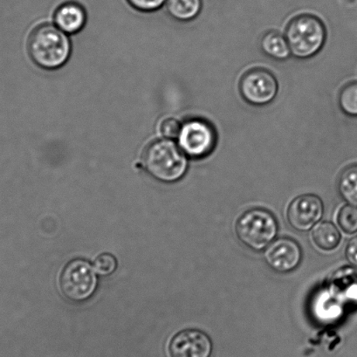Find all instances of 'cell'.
Returning <instances> with one entry per match:
<instances>
[{
    "mask_svg": "<svg viewBox=\"0 0 357 357\" xmlns=\"http://www.w3.org/2000/svg\"><path fill=\"white\" fill-rule=\"evenodd\" d=\"M68 36L51 24L37 26L29 40V53L34 63L46 70L63 67L72 54V43Z\"/></svg>",
    "mask_w": 357,
    "mask_h": 357,
    "instance_id": "obj_1",
    "label": "cell"
},
{
    "mask_svg": "<svg viewBox=\"0 0 357 357\" xmlns=\"http://www.w3.org/2000/svg\"><path fill=\"white\" fill-rule=\"evenodd\" d=\"M144 168L152 178L165 183L179 181L188 169V157L174 140L152 142L143 155Z\"/></svg>",
    "mask_w": 357,
    "mask_h": 357,
    "instance_id": "obj_2",
    "label": "cell"
},
{
    "mask_svg": "<svg viewBox=\"0 0 357 357\" xmlns=\"http://www.w3.org/2000/svg\"><path fill=\"white\" fill-rule=\"evenodd\" d=\"M285 37L291 54L297 59L305 60L314 57L324 48L327 31L318 17L304 13L291 20L287 26Z\"/></svg>",
    "mask_w": 357,
    "mask_h": 357,
    "instance_id": "obj_3",
    "label": "cell"
},
{
    "mask_svg": "<svg viewBox=\"0 0 357 357\" xmlns=\"http://www.w3.org/2000/svg\"><path fill=\"white\" fill-rule=\"evenodd\" d=\"M276 218L264 209L249 210L241 215L236 223V234L245 247L255 252L268 248L278 234Z\"/></svg>",
    "mask_w": 357,
    "mask_h": 357,
    "instance_id": "obj_4",
    "label": "cell"
},
{
    "mask_svg": "<svg viewBox=\"0 0 357 357\" xmlns=\"http://www.w3.org/2000/svg\"><path fill=\"white\" fill-rule=\"evenodd\" d=\"M178 146L187 157L203 159L213 153L218 144L213 124L200 117L189 118L182 123L178 137Z\"/></svg>",
    "mask_w": 357,
    "mask_h": 357,
    "instance_id": "obj_5",
    "label": "cell"
},
{
    "mask_svg": "<svg viewBox=\"0 0 357 357\" xmlns=\"http://www.w3.org/2000/svg\"><path fill=\"white\" fill-rule=\"evenodd\" d=\"M62 294L74 303H82L96 293L98 280L93 266L83 259L69 261L62 269L60 280Z\"/></svg>",
    "mask_w": 357,
    "mask_h": 357,
    "instance_id": "obj_6",
    "label": "cell"
},
{
    "mask_svg": "<svg viewBox=\"0 0 357 357\" xmlns=\"http://www.w3.org/2000/svg\"><path fill=\"white\" fill-rule=\"evenodd\" d=\"M278 91V82L268 69H251L241 79V95L252 106L268 105L275 100Z\"/></svg>",
    "mask_w": 357,
    "mask_h": 357,
    "instance_id": "obj_7",
    "label": "cell"
},
{
    "mask_svg": "<svg viewBox=\"0 0 357 357\" xmlns=\"http://www.w3.org/2000/svg\"><path fill=\"white\" fill-rule=\"evenodd\" d=\"M213 343L199 329H185L173 336L168 345L169 357H211Z\"/></svg>",
    "mask_w": 357,
    "mask_h": 357,
    "instance_id": "obj_8",
    "label": "cell"
},
{
    "mask_svg": "<svg viewBox=\"0 0 357 357\" xmlns=\"http://www.w3.org/2000/svg\"><path fill=\"white\" fill-rule=\"evenodd\" d=\"M324 203L318 196L306 194L294 199L287 209V218L294 230H311L324 216Z\"/></svg>",
    "mask_w": 357,
    "mask_h": 357,
    "instance_id": "obj_9",
    "label": "cell"
},
{
    "mask_svg": "<svg viewBox=\"0 0 357 357\" xmlns=\"http://www.w3.org/2000/svg\"><path fill=\"white\" fill-rule=\"evenodd\" d=\"M301 259L303 251L300 245L289 238L273 241L265 252L266 264L280 273L294 271L301 264Z\"/></svg>",
    "mask_w": 357,
    "mask_h": 357,
    "instance_id": "obj_10",
    "label": "cell"
},
{
    "mask_svg": "<svg viewBox=\"0 0 357 357\" xmlns=\"http://www.w3.org/2000/svg\"><path fill=\"white\" fill-rule=\"evenodd\" d=\"M54 25L65 33L75 34L81 32L88 20V13L81 3L68 0L55 10Z\"/></svg>",
    "mask_w": 357,
    "mask_h": 357,
    "instance_id": "obj_11",
    "label": "cell"
},
{
    "mask_svg": "<svg viewBox=\"0 0 357 357\" xmlns=\"http://www.w3.org/2000/svg\"><path fill=\"white\" fill-rule=\"evenodd\" d=\"M331 290L334 296L343 303L357 305V268H343L335 273Z\"/></svg>",
    "mask_w": 357,
    "mask_h": 357,
    "instance_id": "obj_12",
    "label": "cell"
},
{
    "mask_svg": "<svg viewBox=\"0 0 357 357\" xmlns=\"http://www.w3.org/2000/svg\"><path fill=\"white\" fill-rule=\"evenodd\" d=\"M261 48L266 56L278 61H287L292 55L286 37L277 31H269L262 36Z\"/></svg>",
    "mask_w": 357,
    "mask_h": 357,
    "instance_id": "obj_13",
    "label": "cell"
},
{
    "mask_svg": "<svg viewBox=\"0 0 357 357\" xmlns=\"http://www.w3.org/2000/svg\"><path fill=\"white\" fill-rule=\"evenodd\" d=\"M165 8L173 20L179 22H190L202 11L203 0H167Z\"/></svg>",
    "mask_w": 357,
    "mask_h": 357,
    "instance_id": "obj_14",
    "label": "cell"
},
{
    "mask_svg": "<svg viewBox=\"0 0 357 357\" xmlns=\"http://www.w3.org/2000/svg\"><path fill=\"white\" fill-rule=\"evenodd\" d=\"M312 236L314 244L324 251L334 250L341 241V234L338 229L331 222L328 221L317 225Z\"/></svg>",
    "mask_w": 357,
    "mask_h": 357,
    "instance_id": "obj_15",
    "label": "cell"
},
{
    "mask_svg": "<svg viewBox=\"0 0 357 357\" xmlns=\"http://www.w3.org/2000/svg\"><path fill=\"white\" fill-rule=\"evenodd\" d=\"M338 190L347 203L357 206V165L343 169L338 180Z\"/></svg>",
    "mask_w": 357,
    "mask_h": 357,
    "instance_id": "obj_16",
    "label": "cell"
},
{
    "mask_svg": "<svg viewBox=\"0 0 357 357\" xmlns=\"http://www.w3.org/2000/svg\"><path fill=\"white\" fill-rule=\"evenodd\" d=\"M339 105L347 116L357 117V82L343 86L339 95Z\"/></svg>",
    "mask_w": 357,
    "mask_h": 357,
    "instance_id": "obj_17",
    "label": "cell"
},
{
    "mask_svg": "<svg viewBox=\"0 0 357 357\" xmlns=\"http://www.w3.org/2000/svg\"><path fill=\"white\" fill-rule=\"evenodd\" d=\"M337 222L339 227L347 234L357 232V206L346 204L340 210Z\"/></svg>",
    "mask_w": 357,
    "mask_h": 357,
    "instance_id": "obj_18",
    "label": "cell"
},
{
    "mask_svg": "<svg viewBox=\"0 0 357 357\" xmlns=\"http://www.w3.org/2000/svg\"><path fill=\"white\" fill-rule=\"evenodd\" d=\"M117 266V259L113 255L109 254V252H103L96 259L93 266L97 275L109 276L116 272Z\"/></svg>",
    "mask_w": 357,
    "mask_h": 357,
    "instance_id": "obj_19",
    "label": "cell"
},
{
    "mask_svg": "<svg viewBox=\"0 0 357 357\" xmlns=\"http://www.w3.org/2000/svg\"><path fill=\"white\" fill-rule=\"evenodd\" d=\"M131 8L142 13H153L161 9L167 0H126Z\"/></svg>",
    "mask_w": 357,
    "mask_h": 357,
    "instance_id": "obj_20",
    "label": "cell"
},
{
    "mask_svg": "<svg viewBox=\"0 0 357 357\" xmlns=\"http://www.w3.org/2000/svg\"><path fill=\"white\" fill-rule=\"evenodd\" d=\"M182 123L174 118H168L161 124V133L166 139H178Z\"/></svg>",
    "mask_w": 357,
    "mask_h": 357,
    "instance_id": "obj_21",
    "label": "cell"
},
{
    "mask_svg": "<svg viewBox=\"0 0 357 357\" xmlns=\"http://www.w3.org/2000/svg\"><path fill=\"white\" fill-rule=\"evenodd\" d=\"M345 255L350 264L357 268V235L347 245Z\"/></svg>",
    "mask_w": 357,
    "mask_h": 357,
    "instance_id": "obj_22",
    "label": "cell"
}]
</instances>
